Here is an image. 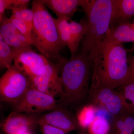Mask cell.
I'll return each instance as SVG.
<instances>
[{"label":"cell","instance_id":"cell-9","mask_svg":"<svg viewBox=\"0 0 134 134\" xmlns=\"http://www.w3.org/2000/svg\"><path fill=\"white\" fill-rule=\"evenodd\" d=\"M14 62V65L30 79L41 74L49 60L42 54L35 52L31 46L20 51Z\"/></svg>","mask_w":134,"mask_h":134},{"label":"cell","instance_id":"cell-10","mask_svg":"<svg viewBox=\"0 0 134 134\" xmlns=\"http://www.w3.org/2000/svg\"><path fill=\"white\" fill-rule=\"evenodd\" d=\"M38 123H45L58 128L67 134L81 130L74 114L60 106L38 116Z\"/></svg>","mask_w":134,"mask_h":134},{"label":"cell","instance_id":"cell-3","mask_svg":"<svg viewBox=\"0 0 134 134\" xmlns=\"http://www.w3.org/2000/svg\"><path fill=\"white\" fill-rule=\"evenodd\" d=\"M81 7L88 21V29L82 40L81 52L93 63L99 46L110 28L113 0H85Z\"/></svg>","mask_w":134,"mask_h":134},{"label":"cell","instance_id":"cell-7","mask_svg":"<svg viewBox=\"0 0 134 134\" xmlns=\"http://www.w3.org/2000/svg\"><path fill=\"white\" fill-rule=\"evenodd\" d=\"M12 105L14 112L37 116L60 106L55 98L31 86L21 99Z\"/></svg>","mask_w":134,"mask_h":134},{"label":"cell","instance_id":"cell-16","mask_svg":"<svg viewBox=\"0 0 134 134\" xmlns=\"http://www.w3.org/2000/svg\"><path fill=\"white\" fill-rule=\"evenodd\" d=\"M110 133L134 134V114H126L114 117Z\"/></svg>","mask_w":134,"mask_h":134},{"label":"cell","instance_id":"cell-6","mask_svg":"<svg viewBox=\"0 0 134 134\" xmlns=\"http://www.w3.org/2000/svg\"><path fill=\"white\" fill-rule=\"evenodd\" d=\"M31 86L30 79L14 65L0 79L1 101L13 104L21 98Z\"/></svg>","mask_w":134,"mask_h":134},{"label":"cell","instance_id":"cell-15","mask_svg":"<svg viewBox=\"0 0 134 134\" xmlns=\"http://www.w3.org/2000/svg\"><path fill=\"white\" fill-rule=\"evenodd\" d=\"M134 18V0H113L110 28L129 21Z\"/></svg>","mask_w":134,"mask_h":134},{"label":"cell","instance_id":"cell-17","mask_svg":"<svg viewBox=\"0 0 134 134\" xmlns=\"http://www.w3.org/2000/svg\"><path fill=\"white\" fill-rule=\"evenodd\" d=\"M55 21L60 38L63 45L68 47L71 55L77 53L79 47L76 44L72 37L69 23L66 20L58 18L55 19Z\"/></svg>","mask_w":134,"mask_h":134},{"label":"cell","instance_id":"cell-18","mask_svg":"<svg viewBox=\"0 0 134 134\" xmlns=\"http://www.w3.org/2000/svg\"><path fill=\"white\" fill-rule=\"evenodd\" d=\"M22 50L12 48L9 45L4 41L2 37L0 36V67L1 69H8L11 67L13 65L12 62L15 57Z\"/></svg>","mask_w":134,"mask_h":134},{"label":"cell","instance_id":"cell-5","mask_svg":"<svg viewBox=\"0 0 134 134\" xmlns=\"http://www.w3.org/2000/svg\"><path fill=\"white\" fill-rule=\"evenodd\" d=\"M88 99L90 103L104 109L113 117L132 114L124 96L119 91L100 85L91 79Z\"/></svg>","mask_w":134,"mask_h":134},{"label":"cell","instance_id":"cell-30","mask_svg":"<svg viewBox=\"0 0 134 134\" xmlns=\"http://www.w3.org/2000/svg\"><path fill=\"white\" fill-rule=\"evenodd\" d=\"M130 50L132 51H134V43H133V44L132 45Z\"/></svg>","mask_w":134,"mask_h":134},{"label":"cell","instance_id":"cell-8","mask_svg":"<svg viewBox=\"0 0 134 134\" xmlns=\"http://www.w3.org/2000/svg\"><path fill=\"white\" fill-rule=\"evenodd\" d=\"M65 58H62L57 63L51 61L46 66L40 74L30 78L31 87L52 96L55 98L63 96V90L60 71Z\"/></svg>","mask_w":134,"mask_h":134},{"label":"cell","instance_id":"cell-31","mask_svg":"<svg viewBox=\"0 0 134 134\" xmlns=\"http://www.w3.org/2000/svg\"><path fill=\"white\" fill-rule=\"evenodd\" d=\"M21 134H32L31 131H30V132H25V133H22Z\"/></svg>","mask_w":134,"mask_h":134},{"label":"cell","instance_id":"cell-1","mask_svg":"<svg viewBox=\"0 0 134 134\" xmlns=\"http://www.w3.org/2000/svg\"><path fill=\"white\" fill-rule=\"evenodd\" d=\"M93 67L89 57L81 52L65 58L60 71L63 96L60 106L77 105L88 97Z\"/></svg>","mask_w":134,"mask_h":134},{"label":"cell","instance_id":"cell-26","mask_svg":"<svg viewBox=\"0 0 134 134\" xmlns=\"http://www.w3.org/2000/svg\"><path fill=\"white\" fill-rule=\"evenodd\" d=\"M12 6V0H0V21L5 16V10Z\"/></svg>","mask_w":134,"mask_h":134},{"label":"cell","instance_id":"cell-22","mask_svg":"<svg viewBox=\"0 0 134 134\" xmlns=\"http://www.w3.org/2000/svg\"><path fill=\"white\" fill-rule=\"evenodd\" d=\"M9 9L12 11L11 15L15 18L24 22L32 30L34 20V13L32 10L26 7H14L12 6Z\"/></svg>","mask_w":134,"mask_h":134},{"label":"cell","instance_id":"cell-13","mask_svg":"<svg viewBox=\"0 0 134 134\" xmlns=\"http://www.w3.org/2000/svg\"><path fill=\"white\" fill-rule=\"evenodd\" d=\"M85 0H41L42 3L56 15L57 18L69 21Z\"/></svg>","mask_w":134,"mask_h":134},{"label":"cell","instance_id":"cell-21","mask_svg":"<svg viewBox=\"0 0 134 134\" xmlns=\"http://www.w3.org/2000/svg\"><path fill=\"white\" fill-rule=\"evenodd\" d=\"M70 28L72 37L76 45L79 47V43L84 38L87 33L88 21L87 18H82L79 22L71 21Z\"/></svg>","mask_w":134,"mask_h":134},{"label":"cell","instance_id":"cell-4","mask_svg":"<svg viewBox=\"0 0 134 134\" xmlns=\"http://www.w3.org/2000/svg\"><path fill=\"white\" fill-rule=\"evenodd\" d=\"M31 9L34 20L31 30L32 45L47 59L58 62L60 52L65 46L61 41L55 21L41 0L33 1Z\"/></svg>","mask_w":134,"mask_h":134},{"label":"cell","instance_id":"cell-29","mask_svg":"<svg viewBox=\"0 0 134 134\" xmlns=\"http://www.w3.org/2000/svg\"><path fill=\"white\" fill-rule=\"evenodd\" d=\"M77 134H88V133L85 130H81Z\"/></svg>","mask_w":134,"mask_h":134},{"label":"cell","instance_id":"cell-20","mask_svg":"<svg viewBox=\"0 0 134 134\" xmlns=\"http://www.w3.org/2000/svg\"><path fill=\"white\" fill-rule=\"evenodd\" d=\"M111 125L103 115H97L87 128L88 134H110Z\"/></svg>","mask_w":134,"mask_h":134},{"label":"cell","instance_id":"cell-2","mask_svg":"<svg viewBox=\"0 0 134 134\" xmlns=\"http://www.w3.org/2000/svg\"><path fill=\"white\" fill-rule=\"evenodd\" d=\"M127 52L122 44L103 41L93 62L92 79L114 90L126 81L129 74Z\"/></svg>","mask_w":134,"mask_h":134},{"label":"cell","instance_id":"cell-27","mask_svg":"<svg viewBox=\"0 0 134 134\" xmlns=\"http://www.w3.org/2000/svg\"><path fill=\"white\" fill-rule=\"evenodd\" d=\"M128 61L129 66V74L126 82L134 78V55H128Z\"/></svg>","mask_w":134,"mask_h":134},{"label":"cell","instance_id":"cell-19","mask_svg":"<svg viewBox=\"0 0 134 134\" xmlns=\"http://www.w3.org/2000/svg\"><path fill=\"white\" fill-rule=\"evenodd\" d=\"M99 108L92 104L85 105L79 110L76 119L81 130H85L96 115Z\"/></svg>","mask_w":134,"mask_h":134},{"label":"cell","instance_id":"cell-11","mask_svg":"<svg viewBox=\"0 0 134 134\" xmlns=\"http://www.w3.org/2000/svg\"><path fill=\"white\" fill-rule=\"evenodd\" d=\"M38 116L12 112L3 124L5 134H21L30 132L38 124Z\"/></svg>","mask_w":134,"mask_h":134},{"label":"cell","instance_id":"cell-24","mask_svg":"<svg viewBox=\"0 0 134 134\" xmlns=\"http://www.w3.org/2000/svg\"><path fill=\"white\" fill-rule=\"evenodd\" d=\"M9 19L12 24L14 25L20 32L32 41L31 31L25 23L15 18L12 15L10 16Z\"/></svg>","mask_w":134,"mask_h":134},{"label":"cell","instance_id":"cell-25","mask_svg":"<svg viewBox=\"0 0 134 134\" xmlns=\"http://www.w3.org/2000/svg\"><path fill=\"white\" fill-rule=\"evenodd\" d=\"M42 134H67L62 130L44 123H38Z\"/></svg>","mask_w":134,"mask_h":134},{"label":"cell","instance_id":"cell-28","mask_svg":"<svg viewBox=\"0 0 134 134\" xmlns=\"http://www.w3.org/2000/svg\"><path fill=\"white\" fill-rule=\"evenodd\" d=\"M30 1L29 0H12V6L14 7H28Z\"/></svg>","mask_w":134,"mask_h":134},{"label":"cell","instance_id":"cell-12","mask_svg":"<svg viewBox=\"0 0 134 134\" xmlns=\"http://www.w3.org/2000/svg\"><path fill=\"white\" fill-rule=\"evenodd\" d=\"M1 22L0 36L12 48L22 50L31 46L32 42L20 32L6 16Z\"/></svg>","mask_w":134,"mask_h":134},{"label":"cell","instance_id":"cell-14","mask_svg":"<svg viewBox=\"0 0 134 134\" xmlns=\"http://www.w3.org/2000/svg\"><path fill=\"white\" fill-rule=\"evenodd\" d=\"M103 41L109 44L134 43V19L110 28Z\"/></svg>","mask_w":134,"mask_h":134},{"label":"cell","instance_id":"cell-23","mask_svg":"<svg viewBox=\"0 0 134 134\" xmlns=\"http://www.w3.org/2000/svg\"><path fill=\"white\" fill-rule=\"evenodd\" d=\"M119 89L124 96L131 113L134 114V78L126 82Z\"/></svg>","mask_w":134,"mask_h":134}]
</instances>
